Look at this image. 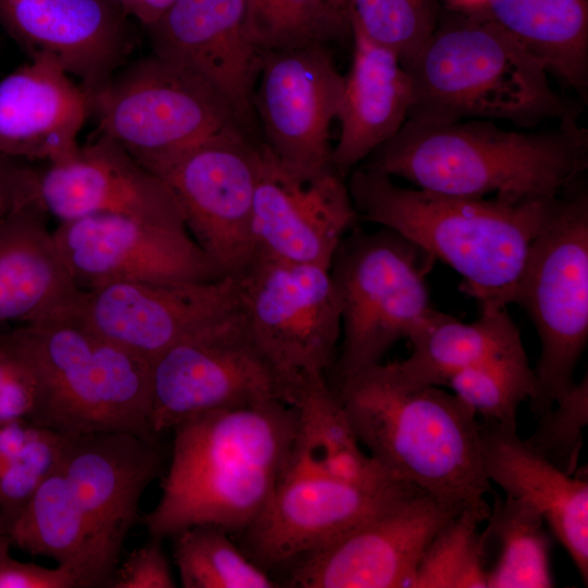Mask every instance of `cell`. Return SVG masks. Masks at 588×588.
Returning a JSON list of instances; mask_svg holds the SVG:
<instances>
[{
  "mask_svg": "<svg viewBox=\"0 0 588 588\" xmlns=\"http://www.w3.org/2000/svg\"><path fill=\"white\" fill-rule=\"evenodd\" d=\"M294 406L280 401L195 415L175 425L150 537L196 526L240 534L262 512L287 469L297 433Z\"/></svg>",
  "mask_w": 588,
  "mask_h": 588,
  "instance_id": "obj_1",
  "label": "cell"
},
{
  "mask_svg": "<svg viewBox=\"0 0 588 588\" xmlns=\"http://www.w3.org/2000/svg\"><path fill=\"white\" fill-rule=\"evenodd\" d=\"M347 188L357 218L390 229L461 277L479 308L514 304L532 244L562 197L471 198L403 187L368 168L353 171Z\"/></svg>",
  "mask_w": 588,
  "mask_h": 588,
  "instance_id": "obj_2",
  "label": "cell"
},
{
  "mask_svg": "<svg viewBox=\"0 0 588 588\" xmlns=\"http://www.w3.org/2000/svg\"><path fill=\"white\" fill-rule=\"evenodd\" d=\"M588 167L577 120L550 131L506 130L488 120L405 121L365 168L450 196L525 200L562 197Z\"/></svg>",
  "mask_w": 588,
  "mask_h": 588,
  "instance_id": "obj_3",
  "label": "cell"
},
{
  "mask_svg": "<svg viewBox=\"0 0 588 588\" xmlns=\"http://www.w3.org/2000/svg\"><path fill=\"white\" fill-rule=\"evenodd\" d=\"M369 455L391 476L463 510L488 503L475 413L454 393L379 363L333 388Z\"/></svg>",
  "mask_w": 588,
  "mask_h": 588,
  "instance_id": "obj_4",
  "label": "cell"
},
{
  "mask_svg": "<svg viewBox=\"0 0 588 588\" xmlns=\"http://www.w3.org/2000/svg\"><path fill=\"white\" fill-rule=\"evenodd\" d=\"M404 66L413 83L407 121L414 123L502 120L529 126L576 120L544 66L481 10L441 14Z\"/></svg>",
  "mask_w": 588,
  "mask_h": 588,
  "instance_id": "obj_5",
  "label": "cell"
},
{
  "mask_svg": "<svg viewBox=\"0 0 588 588\" xmlns=\"http://www.w3.org/2000/svg\"><path fill=\"white\" fill-rule=\"evenodd\" d=\"M0 345L28 380L29 422L64 436L151 427L150 366L71 317L0 330Z\"/></svg>",
  "mask_w": 588,
  "mask_h": 588,
  "instance_id": "obj_6",
  "label": "cell"
},
{
  "mask_svg": "<svg viewBox=\"0 0 588 588\" xmlns=\"http://www.w3.org/2000/svg\"><path fill=\"white\" fill-rule=\"evenodd\" d=\"M434 258L396 232L353 226L341 240L330 273L341 315L336 383L381 363L436 311L426 275Z\"/></svg>",
  "mask_w": 588,
  "mask_h": 588,
  "instance_id": "obj_7",
  "label": "cell"
},
{
  "mask_svg": "<svg viewBox=\"0 0 588 588\" xmlns=\"http://www.w3.org/2000/svg\"><path fill=\"white\" fill-rule=\"evenodd\" d=\"M86 91L98 133L157 175L215 133L242 126L211 85L155 53L125 62Z\"/></svg>",
  "mask_w": 588,
  "mask_h": 588,
  "instance_id": "obj_8",
  "label": "cell"
},
{
  "mask_svg": "<svg viewBox=\"0 0 588 588\" xmlns=\"http://www.w3.org/2000/svg\"><path fill=\"white\" fill-rule=\"evenodd\" d=\"M236 279L248 333L293 405L336 360L341 315L329 267L258 257Z\"/></svg>",
  "mask_w": 588,
  "mask_h": 588,
  "instance_id": "obj_9",
  "label": "cell"
},
{
  "mask_svg": "<svg viewBox=\"0 0 588 588\" xmlns=\"http://www.w3.org/2000/svg\"><path fill=\"white\" fill-rule=\"evenodd\" d=\"M514 304L528 313L539 336L530 400L539 417L575 383L574 371L588 340V197L566 194L529 253Z\"/></svg>",
  "mask_w": 588,
  "mask_h": 588,
  "instance_id": "obj_10",
  "label": "cell"
},
{
  "mask_svg": "<svg viewBox=\"0 0 588 588\" xmlns=\"http://www.w3.org/2000/svg\"><path fill=\"white\" fill-rule=\"evenodd\" d=\"M262 162V145L233 125L158 174L175 196L187 231L223 277L238 278L257 258L253 212Z\"/></svg>",
  "mask_w": 588,
  "mask_h": 588,
  "instance_id": "obj_11",
  "label": "cell"
},
{
  "mask_svg": "<svg viewBox=\"0 0 588 588\" xmlns=\"http://www.w3.org/2000/svg\"><path fill=\"white\" fill-rule=\"evenodd\" d=\"M151 427L159 437L203 413L267 401L285 404L241 308L168 350L150 365Z\"/></svg>",
  "mask_w": 588,
  "mask_h": 588,
  "instance_id": "obj_12",
  "label": "cell"
},
{
  "mask_svg": "<svg viewBox=\"0 0 588 588\" xmlns=\"http://www.w3.org/2000/svg\"><path fill=\"white\" fill-rule=\"evenodd\" d=\"M158 441L127 431L65 436L57 462L88 530V588L110 587L146 488L162 471Z\"/></svg>",
  "mask_w": 588,
  "mask_h": 588,
  "instance_id": "obj_13",
  "label": "cell"
},
{
  "mask_svg": "<svg viewBox=\"0 0 588 588\" xmlns=\"http://www.w3.org/2000/svg\"><path fill=\"white\" fill-rule=\"evenodd\" d=\"M461 511L413 487L345 535L293 563L287 586L411 588L426 547Z\"/></svg>",
  "mask_w": 588,
  "mask_h": 588,
  "instance_id": "obj_14",
  "label": "cell"
},
{
  "mask_svg": "<svg viewBox=\"0 0 588 588\" xmlns=\"http://www.w3.org/2000/svg\"><path fill=\"white\" fill-rule=\"evenodd\" d=\"M343 79L324 46L261 53L254 111L264 131L262 146L282 169L299 176L334 169L330 127Z\"/></svg>",
  "mask_w": 588,
  "mask_h": 588,
  "instance_id": "obj_15",
  "label": "cell"
},
{
  "mask_svg": "<svg viewBox=\"0 0 588 588\" xmlns=\"http://www.w3.org/2000/svg\"><path fill=\"white\" fill-rule=\"evenodd\" d=\"M240 307L238 282H119L82 291L70 316L149 366Z\"/></svg>",
  "mask_w": 588,
  "mask_h": 588,
  "instance_id": "obj_16",
  "label": "cell"
},
{
  "mask_svg": "<svg viewBox=\"0 0 588 588\" xmlns=\"http://www.w3.org/2000/svg\"><path fill=\"white\" fill-rule=\"evenodd\" d=\"M81 291L119 282L205 283L223 277L186 229L98 213L52 231Z\"/></svg>",
  "mask_w": 588,
  "mask_h": 588,
  "instance_id": "obj_17",
  "label": "cell"
},
{
  "mask_svg": "<svg viewBox=\"0 0 588 588\" xmlns=\"http://www.w3.org/2000/svg\"><path fill=\"white\" fill-rule=\"evenodd\" d=\"M413 487L366 488L289 465L260 515L238 534L241 549L267 572L290 567Z\"/></svg>",
  "mask_w": 588,
  "mask_h": 588,
  "instance_id": "obj_18",
  "label": "cell"
},
{
  "mask_svg": "<svg viewBox=\"0 0 588 588\" xmlns=\"http://www.w3.org/2000/svg\"><path fill=\"white\" fill-rule=\"evenodd\" d=\"M35 198L60 222L109 213L187 230L168 184L100 134L68 157L37 166Z\"/></svg>",
  "mask_w": 588,
  "mask_h": 588,
  "instance_id": "obj_19",
  "label": "cell"
},
{
  "mask_svg": "<svg viewBox=\"0 0 588 588\" xmlns=\"http://www.w3.org/2000/svg\"><path fill=\"white\" fill-rule=\"evenodd\" d=\"M357 219L347 184L335 169L295 175L264 148L253 212L257 258L330 267Z\"/></svg>",
  "mask_w": 588,
  "mask_h": 588,
  "instance_id": "obj_20",
  "label": "cell"
},
{
  "mask_svg": "<svg viewBox=\"0 0 588 588\" xmlns=\"http://www.w3.org/2000/svg\"><path fill=\"white\" fill-rule=\"evenodd\" d=\"M148 29L152 53L205 79L249 127L261 52L249 35L244 0H173Z\"/></svg>",
  "mask_w": 588,
  "mask_h": 588,
  "instance_id": "obj_21",
  "label": "cell"
},
{
  "mask_svg": "<svg viewBox=\"0 0 588 588\" xmlns=\"http://www.w3.org/2000/svg\"><path fill=\"white\" fill-rule=\"evenodd\" d=\"M0 26L29 57L54 60L86 90L124 64L133 46L117 0H0Z\"/></svg>",
  "mask_w": 588,
  "mask_h": 588,
  "instance_id": "obj_22",
  "label": "cell"
},
{
  "mask_svg": "<svg viewBox=\"0 0 588 588\" xmlns=\"http://www.w3.org/2000/svg\"><path fill=\"white\" fill-rule=\"evenodd\" d=\"M89 117L86 89L54 60H29L0 79V154L49 163L78 147Z\"/></svg>",
  "mask_w": 588,
  "mask_h": 588,
  "instance_id": "obj_23",
  "label": "cell"
},
{
  "mask_svg": "<svg viewBox=\"0 0 588 588\" xmlns=\"http://www.w3.org/2000/svg\"><path fill=\"white\" fill-rule=\"evenodd\" d=\"M486 477L534 507L588 579V482L561 470L522 439L516 427L479 424Z\"/></svg>",
  "mask_w": 588,
  "mask_h": 588,
  "instance_id": "obj_24",
  "label": "cell"
},
{
  "mask_svg": "<svg viewBox=\"0 0 588 588\" xmlns=\"http://www.w3.org/2000/svg\"><path fill=\"white\" fill-rule=\"evenodd\" d=\"M47 216L33 198L0 221V323L70 317L78 304Z\"/></svg>",
  "mask_w": 588,
  "mask_h": 588,
  "instance_id": "obj_25",
  "label": "cell"
},
{
  "mask_svg": "<svg viewBox=\"0 0 588 588\" xmlns=\"http://www.w3.org/2000/svg\"><path fill=\"white\" fill-rule=\"evenodd\" d=\"M350 29L353 59L343 79L340 136L332 150L342 176L400 131L413 102L412 78L399 57L351 22Z\"/></svg>",
  "mask_w": 588,
  "mask_h": 588,
  "instance_id": "obj_26",
  "label": "cell"
},
{
  "mask_svg": "<svg viewBox=\"0 0 588 588\" xmlns=\"http://www.w3.org/2000/svg\"><path fill=\"white\" fill-rule=\"evenodd\" d=\"M408 340L412 354L390 366L403 380L420 385H446L460 371L525 351L506 308H480L470 323L436 310Z\"/></svg>",
  "mask_w": 588,
  "mask_h": 588,
  "instance_id": "obj_27",
  "label": "cell"
},
{
  "mask_svg": "<svg viewBox=\"0 0 588 588\" xmlns=\"http://www.w3.org/2000/svg\"><path fill=\"white\" fill-rule=\"evenodd\" d=\"M487 16L583 96L588 86V0H485Z\"/></svg>",
  "mask_w": 588,
  "mask_h": 588,
  "instance_id": "obj_28",
  "label": "cell"
},
{
  "mask_svg": "<svg viewBox=\"0 0 588 588\" xmlns=\"http://www.w3.org/2000/svg\"><path fill=\"white\" fill-rule=\"evenodd\" d=\"M292 406L297 411L298 426L290 466L366 488L402 482L360 450L342 404L327 380L308 385Z\"/></svg>",
  "mask_w": 588,
  "mask_h": 588,
  "instance_id": "obj_29",
  "label": "cell"
},
{
  "mask_svg": "<svg viewBox=\"0 0 588 588\" xmlns=\"http://www.w3.org/2000/svg\"><path fill=\"white\" fill-rule=\"evenodd\" d=\"M481 544L487 588L553 586L551 540L542 516L509 494L498 497L486 519Z\"/></svg>",
  "mask_w": 588,
  "mask_h": 588,
  "instance_id": "obj_30",
  "label": "cell"
},
{
  "mask_svg": "<svg viewBox=\"0 0 588 588\" xmlns=\"http://www.w3.org/2000/svg\"><path fill=\"white\" fill-rule=\"evenodd\" d=\"M0 534L13 548L73 568L87 588L88 530L57 464Z\"/></svg>",
  "mask_w": 588,
  "mask_h": 588,
  "instance_id": "obj_31",
  "label": "cell"
},
{
  "mask_svg": "<svg viewBox=\"0 0 588 588\" xmlns=\"http://www.w3.org/2000/svg\"><path fill=\"white\" fill-rule=\"evenodd\" d=\"M173 538V560L184 588L281 587L213 525H196Z\"/></svg>",
  "mask_w": 588,
  "mask_h": 588,
  "instance_id": "obj_32",
  "label": "cell"
},
{
  "mask_svg": "<svg viewBox=\"0 0 588 588\" xmlns=\"http://www.w3.org/2000/svg\"><path fill=\"white\" fill-rule=\"evenodd\" d=\"M253 42L262 52L327 46L350 30L333 0H244Z\"/></svg>",
  "mask_w": 588,
  "mask_h": 588,
  "instance_id": "obj_33",
  "label": "cell"
},
{
  "mask_svg": "<svg viewBox=\"0 0 588 588\" xmlns=\"http://www.w3.org/2000/svg\"><path fill=\"white\" fill-rule=\"evenodd\" d=\"M64 438L24 418L0 421V532L53 469Z\"/></svg>",
  "mask_w": 588,
  "mask_h": 588,
  "instance_id": "obj_34",
  "label": "cell"
},
{
  "mask_svg": "<svg viewBox=\"0 0 588 588\" xmlns=\"http://www.w3.org/2000/svg\"><path fill=\"white\" fill-rule=\"evenodd\" d=\"M490 506H469L452 516L432 537L415 571L411 588H487L479 524Z\"/></svg>",
  "mask_w": 588,
  "mask_h": 588,
  "instance_id": "obj_35",
  "label": "cell"
},
{
  "mask_svg": "<svg viewBox=\"0 0 588 588\" xmlns=\"http://www.w3.org/2000/svg\"><path fill=\"white\" fill-rule=\"evenodd\" d=\"M446 385L476 416L516 427L520 403L536 395L537 377L524 351L460 371Z\"/></svg>",
  "mask_w": 588,
  "mask_h": 588,
  "instance_id": "obj_36",
  "label": "cell"
},
{
  "mask_svg": "<svg viewBox=\"0 0 588 588\" xmlns=\"http://www.w3.org/2000/svg\"><path fill=\"white\" fill-rule=\"evenodd\" d=\"M348 21L407 64L432 35L437 0H346Z\"/></svg>",
  "mask_w": 588,
  "mask_h": 588,
  "instance_id": "obj_37",
  "label": "cell"
},
{
  "mask_svg": "<svg viewBox=\"0 0 588 588\" xmlns=\"http://www.w3.org/2000/svg\"><path fill=\"white\" fill-rule=\"evenodd\" d=\"M539 418L535 431L525 441L551 464L574 475L588 422L587 376Z\"/></svg>",
  "mask_w": 588,
  "mask_h": 588,
  "instance_id": "obj_38",
  "label": "cell"
},
{
  "mask_svg": "<svg viewBox=\"0 0 588 588\" xmlns=\"http://www.w3.org/2000/svg\"><path fill=\"white\" fill-rule=\"evenodd\" d=\"M161 542V539L150 537L147 543L133 550L117 567L109 588L176 587Z\"/></svg>",
  "mask_w": 588,
  "mask_h": 588,
  "instance_id": "obj_39",
  "label": "cell"
},
{
  "mask_svg": "<svg viewBox=\"0 0 588 588\" xmlns=\"http://www.w3.org/2000/svg\"><path fill=\"white\" fill-rule=\"evenodd\" d=\"M12 548L9 538L0 534V588H83L73 568L22 562L12 555Z\"/></svg>",
  "mask_w": 588,
  "mask_h": 588,
  "instance_id": "obj_40",
  "label": "cell"
},
{
  "mask_svg": "<svg viewBox=\"0 0 588 588\" xmlns=\"http://www.w3.org/2000/svg\"><path fill=\"white\" fill-rule=\"evenodd\" d=\"M37 166L0 154V221L35 198Z\"/></svg>",
  "mask_w": 588,
  "mask_h": 588,
  "instance_id": "obj_41",
  "label": "cell"
},
{
  "mask_svg": "<svg viewBox=\"0 0 588 588\" xmlns=\"http://www.w3.org/2000/svg\"><path fill=\"white\" fill-rule=\"evenodd\" d=\"M128 16L147 28L157 22L173 0H117Z\"/></svg>",
  "mask_w": 588,
  "mask_h": 588,
  "instance_id": "obj_42",
  "label": "cell"
},
{
  "mask_svg": "<svg viewBox=\"0 0 588 588\" xmlns=\"http://www.w3.org/2000/svg\"><path fill=\"white\" fill-rule=\"evenodd\" d=\"M462 10H479L482 8L485 0H453Z\"/></svg>",
  "mask_w": 588,
  "mask_h": 588,
  "instance_id": "obj_43",
  "label": "cell"
},
{
  "mask_svg": "<svg viewBox=\"0 0 588 588\" xmlns=\"http://www.w3.org/2000/svg\"><path fill=\"white\" fill-rule=\"evenodd\" d=\"M333 2H334L339 8H341L342 10H344V11L347 12L346 0H333Z\"/></svg>",
  "mask_w": 588,
  "mask_h": 588,
  "instance_id": "obj_44",
  "label": "cell"
}]
</instances>
